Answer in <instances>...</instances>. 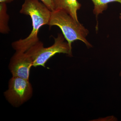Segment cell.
Instances as JSON below:
<instances>
[{"instance_id": "6da1fadb", "label": "cell", "mask_w": 121, "mask_h": 121, "mask_svg": "<svg viewBox=\"0 0 121 121\" xmlns=\"http://www.w3.org/2000/svg\"><path fill=\"white\" fill-rule=\"evenodd\" d=\"M52 12L39 0H25L20 13L30 16L32 21V29L27 37L14 41L12 47L16 52H25L39 41V30L42 26L48 25Z\"/></svg>"}, {"instance_id": "7a4b0ae2", "label": "cell", "mask_w": 121, "mask_h": 121, "mask_svg": "<svg viewBox=\"0 0 121 121\" xmlns=\"http://www.w3.org/2000/svg\"><path fill=\"white\" fill-rule=\"evenodd\" d=\"M48 25L51 27L56 26L59 27L71 48L72 44L77 40L82 41L87 48L92 47L86 39V36L89 33V30L64 11L52 12Z\"/></svg>"}, {"instance_id": "3957f363", "label": "cell", "mask_w": 121, "mask_h": 121, "mask_svg": "<svg viewBox=\"0 0 121 121\" xmlns=\"http://www.w3.org/2000/svg\"><path fill=\"white\" fill-rule=\"evenodd\" d=\"M65 39L63 34L59 33L57 37L54 38V44L50 47L44 48L43 43L40 41L32 46L26 52L32 59L33 66L45 67L49 59L58 53L72 56V48L67 42L65 41Z\"/></svg>"}, {"instance_id": "277c9868", "label": "cell", "mask_w": 121, "mask_h": 121, "mask_svg": "<svg viewBox=\"0 0 121 121\" xmlns=\"http://www.w3.org/2000/svg\"><path fill=\"white\" fill-rule=\"evenodd\" d=\"M33 89L29 80L12 76L9 82V88L4 93L8 101L13 106L18 107L31 97Z\"/></svg>"}, {"instance_id": "5b68a950", "label": "cell", "mask_w": 121, "mask_h": 121, "mask_svg": "<svg viewBox=\"0 0 121 121\" xmlns=\"http://www.w3.org/2000/svg\"><path fill=\"white\" fill-rule=\"evenodd\" d=\"M32 59L26 52H16L11 58L9 67L12 76L29 80Z\"/></svg>"}, {"instance_id": "8992f818", "label": "cell", "mask_w": 121, "mask_h": 121, "mask_svg": "<svg viewBox=\"0 0 121 121\" xmlns=\"http://www.w3.org/2000/svg\"><path fill=\"white\" fill-rule=\"evenodd\" d=\"M54 11H62L69 14L77 22V12L81 7L78 0H52Z\"/></svg>"}, {"instance_id": "52a82bcc", "label": "cell", "mask_w": 121, "mask_h": 121, "mask_svg": "<svg viewBox=\"0 0 121 121\" xmlns=\"http://www.w3.org/2000/svg\"><path fill=\"white\" fill-rule=\"evenodd\" d=\"M9 16L7 13L6 4L0 2V32L2 34L8 33L10 29L8 26Z\"/></svg>"}, {"instance_id": "ba28073f", "label": "cell", "mask_w": 121, "mask_h": 121, "mask_svg": "<svg viewBox=\"0 0 121 121\" xmlns=\"http://www.w3.org/2000/svg\"><path fill=\"white\" fill-rule=\"evenodd\" d=\"M94 4L93 13L97 18L100 14L108 8V4L112 2H118L121 4V0H91Z\"/></svg>"}, {"instance_id": "9c48e42d", "label": "cell", "mask_w": 121, "mask_h": 121, "mask_svg": "<svg viewBox=\"0 0 121 121\" xmlns=\"http://www.w3.org/2000/svg\"><path fill=\"white\" fill-rule=\"evenodd\" d=\"M40 0L51 12L54 11L52 0Z\"/></svg>"}, {"instance_id": "30bf717a", "label": "cell", "mask_w": 121, "mask_h": 121, "mask_svg": "<svg viewBox=\"0 0 121 121\" xmlns=\"http://www.w3.org/2000/svg\"><path fill=\"white\" fill-rule=\"evenodd\" d=\"M13 0H0V2L7 4V3H9L12 2Z\"/></svg>"}, {"instance_id": "8fae6325", "label": "cell", "mask_w": 121, "mask_h": 121, "mask_svg": "<svg viewBox=\"0 0 121 121\" xmlns=\"http://www.w3.org/2000/svg\"><path fill=\"white\" fill-rule=\"evenodd\" d=\"M119 75H120V76H121V71L120 72V74H119Z\"/></svg>"}]
</instances>
